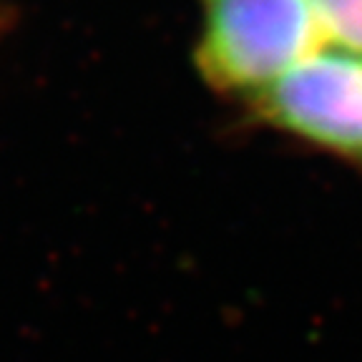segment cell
I'll return each instance as SVG.
<instances>
[{"instance_id":"obj_2","label":"cell","mask_w":362,"mask_h":362,"mask_svg":"<svg viewBox=\"0 0 362 362\" xmlns=\"http://www.w3.org/2000/svg\"><path fill=\"white\" fill-rule=\"evenodd\" d=\"M252 106L284 134L362 161V56L317 45Z\"/></svg>"},{"instance_id":"obj_3","label":"cell","mask_w":362,"mask_h":362,"mask_svg":"<svg viewBox=\"0 0 362 362\" xmlns=\"http://www.w3.org/2000/svg\"><path fill=\"white\" fill-rule=\"evenodd\" d=\"M320 45L362 56V0H310Z\"/></svg>"},{"instance_id":"obj_1","label":"cell","mask_w":362,"mask_h":362,"mask_svg":"<svg viewBox=\"0 0 362 362\" xmlns=\"http://www.w3.org/2000/svg\"><path fill=\"white\" fill-rule=\"evenodd\" d=\"M320 43L310 0H202V74L249 103Z\"/></svg>"}]
</instances>
